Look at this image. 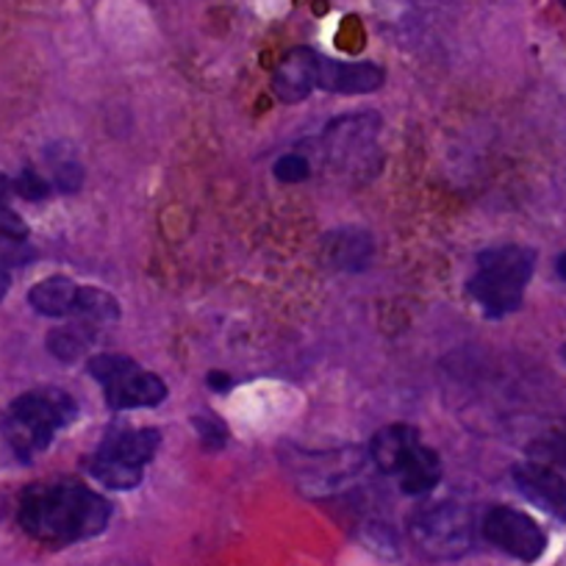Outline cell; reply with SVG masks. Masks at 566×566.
Returning <instances> with one entry per match:
<instances>
[{
  "mask_svg": "<svg viewBox=\"0 0 566 566\" xmlns=\"http://www.w3.org/2000/svg\"><path fill=\"white\" fill-rule=\"evenodd\" d=\"M18 522L36 542L67 547L101 536L112 522V503L84 483H36L20 494Z\"/></svg>",
  "mask_w": 566,
  "mask_h": 566,
  "instance_id": "cell-1",
  "label": "cell"
},
{
  "mask_svg": "<svg viewBox=\"0 0 566 566\" xmlns=\"http://www.w3.org/2000/svg\"><path fill=\"white\" fill-rule=\"evenodd\" d=\"M78 419V402L70 391L45 386L14 397L0 419L3 442L18 461L29 464L34 455L45 453L59 431Z\"/></svg>",
  "mask_w": 566,
  "mask_h": 566,
  "instance_id": "cell-2",
  "label": "cell"
},
{
  "mask_svg": "<svg viewBox=\"0 0 566 566\" xmlns=\"http://www.w3.org/2000/svg\"><path fill=\"white\" fill-rule=\"evenodd\" d=\"M536 266V250L522 244H497L478 253L475 272L467 281L472 301L492 319L514 314L525 301V290Z\"/></svg>",
  "mask_w": 566,
  "mask_h": 566,
  "instance_id": "cell-3",
  "label": "cell"
},
{
  "mask_svg": "<svg viewBox=\"0 0 566 566\" xmlns=\"http://www.w3.org/2000/svg\"><path fill=\"white\" fill-rule=\"evenodd\" d=\"M159 444L161 433L156 428H114L86 459V472L106 489L128 492L142 483Z\"/></svg>",
  "mask_w": 566,
  "mask_h": 566,
  "instance_id": "cell-4",
  "label": "cell"
},
{
  "mask_svg": "<svg viewBox=\"0 0 566 566\" xmlns=\"http://www.w3.org/2000/svg\"><path fill=\"white\" fill-rule=\"evenodd\" d=\"M281 459L308 497H328L342 492L373 467L369 450L358 444H342L331 450H303L290 444L281 450Z\"/></svg>",
  "mask_w": 566,
  "mask_h": 566,
  "instance_id": "cell-5",
  "label": "cell"
},
{
  "mask_svg": "<svg viewBox=\"0 0 566 566\" xmlns=\"http://www.w3.org/2000/svg\"><path fill=\"white\" fill-rule=\"evenodd\" d=\"M408 536L433 560H459L475 547V520L467 505L444 500L419 509L408 522Z\"/></svg>",
  "mask_w": 566,
  "mask_h": 566,
  "instance_id": "cell-6",
  "label": "cell"
},
{
  "mask_svg": "<svg viewBox=\"0 0 566 566\" xmlns=\"http://www.w3.org/2000/svg\"><path fill=\"white\" fill-rule=\"evenodd\" d=\"M92 378L101 384L112 411L156 408L167 400V384L156 373L142 369L134 358L117 353H97L86 361Z\"/></svg>",
  "mask_w": 566,
  "mask_h": 566,
  "instance_id": "cell-7",
  "label": "cell"
},
{
  "mask_svg": "<svg viewBox=\"0 0 566 566\" xmlns=\"http://www.w3.org/2000/svg\"><path fill=\"white\" fill-rule=\"evenodd\" d=\"M481 533L492 547L503 549L505 555L522 560V564H533L547 549V533L531 516L509 509V505L489 509L481 520Z\"/></svg>",
  "mask_w": 566,
  "mask_h": 566,
  "instance_id": "cell-8",
  "label": "cell"
},
{
  "mask_svg": "<svg viewBox=\"0 0 566 566\" xmlns=\"http://www.w3.org/2000/svg\"><path fill=\"white\" fill-rule=\"evenodd\" d=\"M378 128L380 117L375 112L347 114V117L334 119L325 128V148H328L331 159L347 167H356L358 161H369L373 159Z\"/></svg>",
  "mask_w": 566,
  "mask_h": 566,
  "instance_id": "cell-9",
  "label": "cell"
},
{
  "mask_svg": "<svg viewBox=\"0 0 566 566\" xmlns=\"http://www.w3.org/2000/svg\"><path fill=\"white\" fill-rule=\"evenodd\" d=\"M511 481H514L516 492L531 500L533 505H538L544 514L566 522V481L558 472L536 464V461H522L511 470Z\"/></svg>",
  "mask_w": 566,
  "mask_h": 566,
  "instance_id": "cell-10",
  "label": "cell"
},
{
  "mask_svg": "<svg viewBox=\"0 0 566 566\" xmlns=\"http://www.w3.org/2000/svg\"><path fill=\"white\" fill-rule=\"evenodd\" d=\"M319 62H323V56L312 51V48H292L281 59L275 73H272V92H275V97H281L283 103L306 101L317 90Z\"/></svg>",
  "mask_w": 566,
  "mask_h": 566,
  "instance_id": "cell-11",
  "label": "cell"
},
{
  "mask_svg": "<svg viewBox=\"0 0 566 566\" xmlns=\"http://www.w3.org/2000/svg\"><path fill=\"white\" fill-rule=\"evenodd\" d=\"M386 81L384 67L373 62H336L323 59L319 62L317 90L334 92V95H369L380 90Z\"/></svg>",
  "mask_w": 566,
  "mask_h": 566,
  "instance_id": "cell-12",
  "label": "cell"
},
{
  "mask_svg": "<svg viewBox=\"0 0 566 566\" xmlns=\"http://www.w3.org/2000/svg\"><path fill=\"white\" fill-rule=\"evenodd\" d=\"M373 233L364 228H336L323 239V264L334 272H361L373 261Z\"/></svg>",
  "mask_w": 566,
  "mask_h": 566,
  "instance_id": "cell-13",
  "label": "cell"
},
{
  "mask_svg": "<svg viewBox=\"0 0 566 566\" xmlns=\"http://www.w3.org/2000/svg\"><path fill=\"white\" fill-rule=\"evenodd\" d=\"M29 303L36 314L51 319H81L84 314V286L67 275H51L29 292Z\"/></svg>",
  "mask_w": 566,
  "mask_h": 566,
  "instance_id": "cell-14",
  "label": "cell"
},
{
  "mask_svg": "<svg viewBox=\"0 0 566 566\" xmlns=\"http://www.w3.org/2000/svg\"><path fill=\"white\" fill-rule=\"evenodd\" d=\"M391 478L400 481V489L406 494H428L439 481H442V461L439 453L431 448H424L422 442H413L400 461L391 470Z\"/></svg>",
  "mask_w": 566,
  "mask_h": 566,
  "instance_id": "cell-15",
  "label": "cell"
},
{
  "mask_svg": "<svg viewBox=\"0 0 566 566\" xmlns=\"http://www.w3.org/2000/svg\"><path fill=\"white\" fill-rule=\"evenodd\" d=\"M97 323L92 319H73V323L62 325V328L48 334V350L59 358V361H78L86 350L92 347L97 336Z\"/></svg>",
  "mask_w": 566,
  "mask_h": 566,
  "instance_id": "cell-16",
  "label": "cell"
},
{
  "mask_svg": "<svg viewBox=\"0 0 566 566\" xmlns=\"http://www.w3.org/2000/svg\"><path fill=\"white\" fill-rule=\"evenodd\" d=\"M358 538L364 542V547L373 549V553L380 555V558L386 560L400 558V538H397L395 527L386 525V522L380 520L364 522L361 531H358Z\"/></svg>",
  "mask_w": 566,
  "mask_h": 566,
  "instance_id": "cell-17",
  "label": "cell"
},
{
  "mask_svg": "<svg viewBox=\"0 0 566 566\" xmlns=\"http://www.w3.org/2000/svg\"><path fill=\"white\" fill-rule=\"evenodd\" d=\"M12 192L14 184L0 172V237L12 239V242H25V239H29V226H25L23 217L12 209V203H9Z\"/></svg>",
  "mask_w": 566,
  "mask_h": 566,
  "instance_id": "cell-18",
  "label": "cell"
},
{
  "mask_svg": "<svg viewBox=\"0 0 566 566\" xmlns=\"http://www.w3.org/2000/svg\"><path fill=\"white\" fill-rule=\"evenodd\" d=\"M48 159H51V165H53V178H56V187L67 195L78 192L81 184H84V167H81L75 159H70V156H59L56 150H48Z\"/></svg>",
  "mask_w": 566,
  "mask_h": 566,
  "instance_id": "cell-19",
  "label": "cell"
},
{
  "mask_svg": "<svg viewBox=\"0 0 566 566\" xmlns=\"http://www.w3.org/2000/svg\"><path fill=\"white\" fill-rule=\"evenodd\" d=\"M192 428H195V433L200 437V442H203V448H209V450L226 448L228 428L222 419L214 417V413H195Z\"/></svg>",
  "mask_w": 566,
  "mask_h": 566,
  "instance_id": "cell-20",
  "label": "cell"
},
{
  "mask_svg": "<svg viewBox=\"0 0 566 566\" xmlns=\"http://www.w3.org/2000/svg\"><path fill=\"white\" fill-rule=\"evenodd\" d=\"M312 176V167L303 154H286L275 161V178L281 184H303Z\"/></svg>",
  "mask_w": 566,
  "mask_h": 566,
  "instance_id": "cell-21",
  "label": "cell"
},
{
  "mask_svg": "<svg viewBox=\"0 0 566 566\" xmlns=\"http://www.w3.org/2000/svg\"><path fill=\"white\" fill-rule=\"evenodd\" d=\"M12 184H14V192L25 200H45L48 195H51V184L42 181L40 172L34 170H23L18 176V181Z\"/></svg>",
  "mask_w": 566,
  "mask_h": 566,
  "instance_id": "cell-22",
  "label": "cell"
},
{
  "mask_svg": "<svg viewBox=\"0 0 566 566\" xmlns=\"http://www.w3.org/2000/svg\"><path fill=\"white\" fill-rule=\"evenodd\" d=\"M533 453L544 455V459H549L553 464L566 467V433L564 437H553V439H547V442L536 444V448H533Z\"/></svg>",
  "mask_w": 566,
  "mask_h": 566,
  "instance_id": "cell-23",
  "label": "cell"
},
{
  "mask_svg": "<svg viewBox=\"0 0 566 566\" xmlns=\"http://www.w3.org/2000/svg\"><path fill=\"white\" fill-rule=\"evenodd\" d=\"M206 384H209L211 389L220 391V395H226V391L231 389V386L237 384V380H233L228 373H217V369H214V373H209V378H206Z\"/></svg>",
  "mask_w": 566,
  "mask_h": 566,
  "instance_id": "cell-24",
  "label": "cell"
},
{
  "mask_svg": "<svg viewBox=\"0 0 566 566\" xmlns=\"http://www.w3.org/2000/svg\"><path fill=\"white\" fill-rule=\"evenodd\" d=\"M7 292H9V270L0 264V301L7 297Z\"/></svg>",
  "mask_w": 566,
  "mask_h": 566,
  "instance_id": "cell-25",
  "label": "cell"
},
{
  "mask_svg": "<svg viewBox=\"0 0 566 566\" xmlns=\"http://www.w3.org/2000/svg\"><path fill=\"white\" fill-rule=\"evenodd\" d=\"M555 272H558V275L566 281V253H560L558 259H555Z\"/></svg>",
  "mask_w": 566,
  "mask_h": 566,
  "instance_id": "cell-26",
  "label": "cell"
},
{
  "mask_svg": "<svg viewBox=\"0 0 566 566\" xmlns=\"http://www.w3.org/2000/svg\"><path fill=\"white\" fill-rule=\"evenodd\" d=\"M560 356H564V361H566V345H564V350H560Z\"/></svg>",
  "mask_w": 566,
  "mask_h": 566,
  "instance_id": "cell-27",
  "label": "cell"
},
{
  "mask_svg": "<svg viewBox=\"0 0 566 566\" xmlns=\"http://www.w3.org/2000/svg\"><path fill=\"white\" fill-rule=\"evenodd\" d=\"M560 7H564V9H566V0H560Z\"/></svg>",
  "mask_w": 566,
  "mask_h": 566,
  "instance_id": "cell-28",
  "label": "cell"
}]
</instances>
